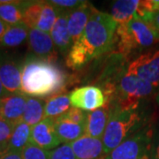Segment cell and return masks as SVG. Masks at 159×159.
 I'll return each mask as SVG.
<instances>
[{
	"instance_id": "obj_34",
	"label": "cell",
	"mask_w": 159,
	"mask_h": 159,
	"mask_svg": "<svg viewBox=\"0 0 159 159\" xmlns=\"http://www.w3.org/2000/svg\"><path fill=\"white\" fill-rule=\"evenodd\" d=\"M8 95H10V94H8L6 92V89H4V87L2 85V83H1V80H0V100L5 97H6V96H8Z\"/></svg>"
},
{
	"instance_id": "obj_4",
	"label": "cell",
	"mask_w": 159,
	"mask_h": 159,
	"mask_svg": "<svg viewBox=\"0 0 159 159\" xmlns=\"http://www.w3.org/2000/svg\"><path fill=\"white\" fill-rule=\"evenodd\" d=\"M118 24L111 14L92 9L85 30L81 35L94 58L101 57L111 50L115 43Z\"/></svg>"
},
{
	"instance_id": "obj_26",
	"label": "cell",
	"mask_w": 159,
	"mask_h": 159,
	"mask_svg": "<svg viewBox=\"0 0 159 159\" xmlns=\"http://www.w3.org/2000/svg\"><path fill=\"white\" fill-rule=\"evenodd\" d=\"M49 159H77L70 144H63L50 150Z\"/></svg>"
},
{
	"instance_id": "obj_30",
	"label": "cell",
	"mask_w": 159,
	"mask_h": 159,
	"mask_svg": "<svg viewBox=\"0 0 159 159\" xmlns=\"http://www.w3.org/2000/svg\"><path fill=\"white\" fill-rule=\"evenodd\" d=\"M141 20L147 23L159 37V10L149 12L144 15Z\"/></svg>"
},
{
	"instance_id": "obj_19",
	"label": "cell",
	"mask_w": 159,
	"mask_h": 159,
	"mask_svg": "<svg viewBox=\"0 0 159 159\" xmlns=\"http://www.w3.org/2000/svg\"><path fill=\"white\" fill-rule=\"evenodd\" d=\"M140 0H117L114 1L111 16L118 25L125 24L135 16Z\"/></svg>"
},
{
	"instance_id": "obj_28",
	"label": "cell",
	"mask_w": 159,
	"mask_h": 159,
	"mask_svg": "<svg viewBox=\"0 0 159 159\" xmlns=\"http://www.w3.org/2000/svg\"><path fill=\"white\" fill-rule=\"evenodd\" d=\"M63 118L71 120L74 123H77L79 125H85L87 124V118H88V112L81 111L77 108H71L69 111H67L66 113L61 115Z\"/></svg>"
},
{
	"instance_id": "obj_23",
	"label": "cell",
	"mask_w": 159,
	"mask_h": 159,
	"mask_svg": "<svg viewBox=\"0 0 159 159\" xmlns=\"http://www.w3.org/2000/svg\"><path fill=\"white\" fill-rule=\"evenodd\" d=\"M29 29L23 22L8 26L2 39L1 46L4 48H15L28 39Z\"/></svg>"
},
{
	"instance_id": "obj_17",
	"label": "cell",
	"mask_w": 159,
	"mask_h": 159,
	"mask_svg": "<svg viewBox=\"0 0 159 159\" xmlns=\"http://www.w3.org/2000/svg\"><path fill=\"white\" fill-rule=\"evenodd\" d=\"M93 59L95 58L91 51L80 36L76 42H74L68 54L66 56V64L69 68L78 70L84 67Z\"/></svg>"
},
{
	"instance_id": "obj_33",
	"label": "cell",
	"mask_w": 159,
	"mask_h": 159,
	"mask_svg": "<svg viewBox=\"0 0 159 159\" xmlns=\"http://www.w3.org/2000/svg\"><path fill=\"white\" fill-rule=\"evenodd\" d=\"M9 25H7L6 23H5L4 21H2L0 20V47H1V43H2V39L4 37V34L6 32L7 30V28H8Z\"/></svg>"
},
{
	"instance_id": "obj_15",
	"label": "cell",
	"mask_w": 159,
	"mask_h": 159,
	"mask_svg": "<svg viewBox=\"0 0 159 159\" xmlns=\"http://www.w3.org/2000/svg\"><path fill=\"white\" fill-rule=\"evenodd\" d=\"M92 9L93 6L86 1L82 6L68 12L67 25L69 33L74 43L79 39L83 34L92 12Z\"/></svg>"
},
{
	"instance_id": "obj_14",
	"label": "cell",
	"mask_w": 159,
	"mask_h": 159,
	"mask_svg": "<svg viewBox=\"0 0 159 159\" xmlns=\"http://www.w3.org/2000/svg\"><path fill=\"white\" fill-rule=\"evenodd\" d=\"M110 116L111 108L106 102L101 108L88 112L85 134L102 140Z\"/></svg>"
},
{
	"instance_id": "obj_22",
	"label": "cell",
	"mask_w": 159,
	"mask_h": 159,
	"mask_svg": "<svg viewBox=\"0 0 159 159\" xmlns=\"http://www.w3.org/2000/svg\"><path fill=\"white\" fill-rule=\"evenodd\" d=\"M31 128V126L23 122L22 120L19 122L17 125H14L9 141L6 144V149L21 152L23 148L29 143Z\"/></svg>"
},
{
	"instance_id": "obj_27",
	"label": "cell",
	"mask_w": 159,
	"mask_h": 159,
	"mask_svg": "<svg viewBox=\"0 0 159 159\" xmlns=\"http://www.w3.org/2000/svg\"><path fill=\"white\" fill-rule=\"evenodd\" d=\"M86 1L82 0H51L49 3L59 11H71L82 6Z\"/></svg>"
},
{
	"instance_id": "obj_3",
	"label": "cell",
	"mask_w": 159,
	"mask_h": 159,
	"mask_svg": "<svg viewBox=\"0 0 159 159\" xmlns=\"http://www.w3.org/2000/svg\"><path fill=\"white\" fill-rule=\"evenodd\" d=\"M118 53L126 59L134 53H142L159 42V37L145 21L135 15L125 24L118 25L116 38Z\"/></svg>"
},
{
	"instance_id": "obj_2",
	"label": "cell",
	"mask_w": 159,
	"mask_h": 159,
	"mask_svg": "<svg viewBox=\"0 0 159 159\" xmlns=\"http://www.w3.org/2000/svg\"><path fill=\"white\" fill-rule=\"evenodd\" d=\"M110 108L111 116L102 139L104 156L148 125V110L142 102L125 108L110 105Z\"/></svg>"
},
{
	"instance_id": "obj_25",
	"label": "cell",
	"mask_w": 159,
	"mask_h": 159,
	"mask_svg": "<svg viewBox=\"0 0 159 159\" xmlns=\"http://www.w3.org/2000/svg\"><path fill=\"white\" fill-rule=\"evenodd\" d=\"M22 159H49L50 151L29 143L21 151Z\"/></svg>"
},
{
	"instance_id": "obj_9",
	"label": "cell",
	"mask_w": 159,
	"mask_h": 159,
	"mask_svg": "<svg viewBox=\"0 0 159 159\" xmlns=\"http://www.w3.org/2000/svg\"><path fill=\"white\" fill-rule=\"evenodd\" d=\"M29 143L38 148L52 150L62 143L58 138L54 125V119H43L31 128Z\"/></svg>"
},
{
	"instance_id": "obj_29",
	"label": "cell",
	"mask_w": 159,
	"mask_h": 159,
	"mask_svg": "<svg viewBox=\"0 0 159 159\" xmlns=\"http://www.w3.org/2000/svg\"><path fill=\"white\" fill-rule=\"evenodd\" d=\"M14 125L0 118V150L6 148Z\"/></svg>"
},
{
	"instance_id": "obj_7",
	"label": "cell",
	"mask_w": 159,
	"mask_h": 159,
	"mask_svg": "<svg viewBox=\"0 0 159 159\" xmlns=\"http://www.w3.org/2000/svg\"><path fill=\"white\" fill-rule=\"evenodd\" d=\"M71 104L74 108L87 112L102 107L106 98L102 90L97 86H84L77 88L70 94Z\"/></svg>"
},
{
	"instance_id": "obj_13",
	"label": "cell",
	"mask_w": 159,
	"mask_h": 159,
	"mask_svg": "<svg viewBox=\"0 0 159 159\" xmlns=\"http://www.w3.org/2000/svg\"><path fill=\"white\" fill-rule=\"evenodd\" d=\"M70 146L77 159H102L104 156L102 140L87 134L71 142Z\"/></svg>"
},
{
	"instance_id": "obj_10",
	"label": "cell",
	"mask_w": 159,
	"mask_h": 159,
	"mask_svg": "<svg viewBox=\"0 0 159 159\" xmlns=\"http://www.w3.org/2000/svg\"><path fill=\"white\" fill-rule=\"evenodd\" d=\"M28 96L23 93L11 94L0 100V118L11 125L22 120Z\"/></svg>"
},
{
	"instance_id": "obj_5",
	"label": "cell",
	"mask_w": 159,
	"mask_h": 159,
	"mask_svg": "<svg viewBox=\"0 0 159 159\" xmlns=\"http://www.w3.org/2000/svg\"><path fill=\"white\" fill-rule=\"evenodd\" d=\"M155 128L151 124L125 139L102 159H150Z\"/></svg>"
},
{
	"instance_id": "obj_31",
	"label": "cell",
	"mask_w": 159,
	"mask_h": 159,
	"mask_svg": "<svg viewBox=\"0 0 159 159\" xmlns=\"http://www.w3.org/2000/svg\"><path fill=\"white\" fill-rule=\"evenodd\" d=\"M150 159H159V130H154L153 140L150 151Z\"/></svg>"
},
{
	"instance_id": "obj_18",
	"label": "cell",
	"mask_w": 159,
	"mask_h": 159,
	"mask_svg": "<svg viewBox=\"0 0 159 159\" xmlns=\"http://www.w3.org/2000/svg\"><path fill=\"white\" fill-rule=\"evenodd\" d=\"M27 3L28 1L0 0V20L9 26L21 23Z\"/></svg>"
},
{
	"instance_id": "obj_1",
	"label": "cell",
	"mask_w": 159,
	"mask_h": 159,
	"mask_svg": "<svg viewBox=\"0 0 159 159\" xmlns=\"http://www.w3.org/2000/svg\"><path fill=\"white\" fill-rule=\"evenodd\" d=\"M66 83V74L54 61L29 55L21 64V93L28 97L50 98Z\"/></svg>"
},
{
	"instance_id": "obj_35",
	"label": "cell",
	"mask_w": 159,
	"mask_h": 159,
	"mask_svg": "<svg viewBox=\"0 0 159 159\" xmlns=\"http://www.w3.org/2000/svg\"><path fill=\"white\" fill-rule=\"evenodd\" d=\"M156 99H157V103L159 104V93L157 95V97H156Z\"/></svg>"
},
{
	"instance_id": "obj_11",
	"label": "cell",
	"mask_w": 159,
	"mask_h": 159,
	"mask_svg": "<svg viewBox=\"0 0 159 159\" xmlns=\"http://www.w3.org/2000/svg\"><path fill=\"white\" fill-rule=\"evenodd\" d=\"M28 41L29 49L34 56L50 61H55L57 51L50 33L36 29H29Z\"/></svg>"
},
{
	"instance_id": "obj_32",
	"label": "cell",
	"mask_w": 159,
	"mask_h": 159,
	"mask_svg": "<svg viewBox=\"0 0 159 159\" xmlns=\"http://www.w3.org/2000/svg\"><path fill=\"white\" fill-rule=\"evenodd\" d=\"M0 159H22L21 152L11 151L6 148L0 150Z\"/></svg>"
},
{
	"instance_id": "obj_16",
	"label": "cell",
	"mask_w": 159,
	"mask_h": 159,
	"mask_svg": "<svg viewBox=\"0 0 159 159\" xmlns=\"http://www.w3.org/2000/svg\"><path fill=\"white\" fill-rule=\"evenodd\" d=\"M54 125L57 136L64 144H70L85 134V125L74 123L62 116L54 119Z\"/></svg>"
},
{
	"instance_id": "obj_8",
	"label": "cell",
	"mask_w": 159,
	"mask_h": 159,
	"mask_svg": "<svg viewBox=\"0 0 159 159\" xmlns=\"http://www.w3.org/2000/svg\"><path fill=\"white\" fill-rule=\"evenodd\" d=\"M0 80L8 94L21 93V65L0 52Z\"/></svg>"
},
{
	"instance_id": "obj_21",
	"label": "cell",
	"mask_w": 159,
	"mask_h": 159,
	"mask_svg": "<svg viewBox=\"0 0 159 159\" xmlns=\"http://www.w3.org/2000/svg\"><path fill=\"white\" fill-rule=\"evenodd\" d=\"M45 100L37 97H28L26 107L22 117V121L33 127L44 119Z\"/></svg>"
},
{
	"instance_id": "obj_12",
	"label": "cell",
	"mask_w": 159,
	"mask_h": 159,
	"mask_svg": "<svg viewBox=\"0 0 159 159\" xmlns=\"http://www.w3.org/2000/svg\"><path fill=\"white\" fill-rule=\"evenodd\" d=\"M69 11H59L56 21L51 29L50 34L57 52L66 56L74 44L70 35L67 25V17Z\"/></svg>"
},
{
	"instance_id": "obj_6",
	"label": "cell",
	"mask_w": 159,
	"mask_h": 159,
	"mask_svg": "<svg viewBox=\"0 0 159 159\" xmlns=\"http://www.w3.org/2000/svg\"><path fill=\"white\" fill-rule=\"evenodd\" d=\"M126 72L159 87V47L143 51L126 66Z\"/></svg>"
},
{
	"instance_id": "obj_24",
	"label": "cell",
	"mask_w": 159,
	"mask_h": 159,
	"mask_svg": "<svg viewBox=\"0 0 159 159\" xmlns=\"http://www.w3.org/2000/svg\"><path fill=\"white\" fill-rule=\"evenodd\" d=\"M57 14L58 10L51 6L49 1H44V4L37 18L34 29H39L46 33H50L57 20Z\"/></svg>"
},
{
	"instance_id": "obj_20",
	"label": "cell",
	"mask_w": 159,
	"mask_h": 159,
	"mask_svg": "<svg viewBox=\"0 0 159 159\" xmlns=\"http://www.w3.org/2000/svg\"><path fill=\"white\" fill-rule=\"evenodd\" d=\"M71 93H60L46 100L44 119H56L71 109Z\"/></svg>"
}]
</instances>
